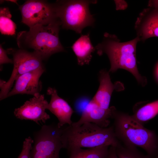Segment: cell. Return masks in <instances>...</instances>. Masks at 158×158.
Here are the masks:
<instances>
[{
    "label": "cell",
    "mask_w": 158,
    "mask_h": 158,
    "mask_svg": "<svg viewBox=\"0 0 158 158\" xmlns=\"http://www.w3.org/2000/svg\"><path fill=\"white\" fill-rule=\"evenodd\" d=\"M22 22L31 28L57 20L54 4L42 0H28L20 6Z\"/></svg>",
    "instance_id": "cell-8"
},
{
    "label": "cell",
    "mask_w": 158,
    "mask_h": 158,
    "mask_svg": "<svg viewBox=\"0 0 158 158\" xmlns=\"http://www.w3.org/2000/svg\"><path fill=\"white\" fill-rule=\"evenodd\" d=\"M61 140L63 148L67 152L77 148L104 146L116 147L120 142L113 126L103 128L92 123H85L78 126H63Z\"/></svg>",
    "instance_id": "cell-3"
},
{
    "label": "cell",
    "mask_w": 158,
    "mask_h": 158,
    "mask_svg": "<svg viewBox=\"0 0 158 158\" xmlns=\"http://www.w3.org/2000/svg\"><path fill=\"white\" fill-rule=\"evenodd\" d=\"M47 95L51 96L49 103L47 109L49 110L57 118L59 127L61 128L65 125H71L73 122L71 116L74 111L68 103L59 97L57 90L54 88L49 87L47 90Z\"/></svg>",
    "instance_id": "cell-13"
},
{
    "label": "cell",
    "mask_w": 158,
    "mask_h": 158,
    "mask_svg": "<svg viewBox=\"0 0 158 158\" xmlns=\"http://www.w3.org/2000/svg\"><path fill=\"white\" fill-rule=\"evenodd\" d=\"M139 41L136 37L130 41L121 42L116 35L106 32L102 41L95 48L99 55L105 53L108 56L111 64L109 72L125 69L131 73L139 83L144 86L146 79L139 73L137 65L136 47Z\"/></svg>",
    "instance_id": "cell-2"
},
{
    "label": "cell",
    "mask_w": 158,
    "mask_h": 158,
    "mask_svg": "<svg viewBox=\"0 0 158 158\" xmlns=\"http://www.w3.org/2000/svg\"><path fill=\"white\" fill-rule=\"evenodd\" d=\"M9 53L13 56V68L7 81L0 80V100L6 98L16 79L20 76L39 68L44 67L43 59L34 51L24 49L10 50Z\"/></svg>",
    "instance_id": "cell-7"
},
{
    "label": "cell",
    "mask_w": 158,
    "mask_h": 158,
    "mask_svg": "<svg viewBox=\"0 0 158 158\" xmlns=\"http://www.w3.org/2000/svg\"><path fill=\"white\" fill-rule=\"evenodd\" d=\"M155 158H158V154L157 156Z\"/></svg>",
    "instance_id": "cell-24"
},
{
    "label": "cell",
    "mask_w": 158,
    "mask_h": 158,
    "mask_svg": "<svg viewBox=\"0 0 158 158\" xmlns=\"http://www.w3.org/2000/svg\"><path fill=\"white\" fill-rule=\"evenodd\" d=\"M96 0L57 1L54 4L56 18L63 29L81 34L87 26H92L95 19L89 10L90 4Z\"/></svg>",
    "instance_id": "cell-5"
},
{
    "label": "cell",
    "mask_w": 158,
    "mask_h": 158,
    "mask_svg": "<svg viewBox=\"0 0 158 158\" xmlns=\"http://www.w3.org/2000/svg\"><path fill=\"white\" fill-rule=\"evenodd\" d=\"M105 158H118L116 153L115 147L110 146L108 154Z\"/></svg>",
    "instance_id": "cell-22"
},
{
    "label": "cell",
    "mask_w": 158,
    "mask_h": 158,
    "mask_svg": "<svg viewBox=\"0 0 158 158\" xmlns=\"http://www.w3.org/2000/svg\"><path fill=\"white\" fill-rule=\"evenodd\" d=\"M109 146H104L83 149H73L67 152L68 158H105L109 151Z\"/></svg>",
    "instance_id": "cell-17"
},
{
    "label": "cell",
    "mask_w": 158,
    "mask_h": 158,
    "mask_svg": "<svg viewBox=\"0 0 158 158\" xmlns=\"http://www.w3.org/2000/svg\"><path fill=\"white\" fill-rule=\"evenodd\" d=\"M156 74L157 78H158V64L157 66L156 69Z\"/></svg>",
    "instance_id": "cell-23"
},
{
    "label": "cell",
    "mask_w": 158,
    "mask_h": 158,
    "mask_svg": "<svg viewBox=\"0 0 158 158\" xmlns=\"http://www.w3.org/2000/svg\"><path fill=\"white\" fill-rule=\"evenodd\" d=\"M62 129L57 123H52L44 125L35 132L30 158H60V152L63 148Z\"/></svg>",
    "instance_id": "cell-6"
},
{
    "label": "cell",
    "mask_w": 158,
    "mask_h": 158,
    "mask_svg": "<svg viewBox=\"0 0 158 158\" xmlns=\"http://www.w3.org/2000/svg\"><path fill=\"white\" fill-rule=\"evenodd\" d=\"M60 24L57 20L48 24L30 28L29 31L20 32L17 37L20 48L34 49L44 60L56 53L64 51L59 38Z\"/></svg>",
    "instance_id": "cell-4"
},
{
    "label": "cell",
    "mask_w": 158,
    "mask_h": 158,
    "mask_svg": "<svg viewBox=\"0 0 158 158\" xmlns=\"http://www.w3.org/2000/svg\"><path fill=\"white\" fill-rule=\"evenodd\" d=\"M11 15L8 8L0 9V30L2 34L13 35L16 32V24L11 19Z\"/></svg>",
    "instance_id": "cell-18"
},
{
    "label": "cell",
    "mask_w": 158,
    "mask_h": 158,
    "mask_svg": "<svg viewBox=\"0 0 158 158\" xmlns=\"http://www.w3.org/2000/svg\"><path fill=\"white\" fill-rule=\"evenodd\" d=\"M71 48L76 57L78 64L80 66L89 64L92 57V54L96 50L91 42L89 33L82 35Z\"/></svg>",
    "instance_id": "cell-15"
},
{
    "label": "cell",
    "mask_w": 158,
    "mask_h": 158,
    "mask_svg": "<svg viewBox=\"0 0 158 158\" xmlns=\"http://www.w3.org/2000/svg\"><path fill=\"white\" fill-rule=\"evenodd\" d=\"M33 142V140L30 136L25 138L23 142L21 152L18 158H30V151Z\"/></svg>",
    "instance_id": "cell-20"
},
{
    "label": "cell",
    "mask_w": 158,
    "mask_h": 158,
    "mask_svg": "<svg viewBox=\"0 0 158 158\" xmlns=\"http://www.w3.org/2000/svg\"><path fill=\"white\" fill-rule=\"evenodd\" d=\"M44 71V67L39 68L19 76L15 80L13 88L8 92L7 97L18 94L34 96L40 93L42 83L39 79Z\"/></svg>",
    "instance_id": "cell-11"
},
{
    "label": "cell",
    "mask_w": 158,
    "mask_h": 158,
    "mask_svg": "<svg viewBox=\"0 0 158 158\" xmlns=\"http://www.w3.org/2000/svg\"><path fill=\"white\" fill-rule=\"evenodd\" d=\"M111 118V107L108 109H104L91 99L83 111L80 119L71 125L78 126L85 123H92L105 128L109 126Z\"/></svg>",
    "instance_id": "cell-12"
},
{
    "label": "cell",
    "mask_w": 158,
    "mask_h": 158,
    "mask_svg": "<svg viewBox=\"0 0 158 158\" xmlns=\"http://www.w3.org/2000/svg\"><path fill=\"white\" fill-rule=\"evenodd\" d=\"M150 7L145 9L136 21L135 28L139 41L152 37H158V1L149 3Z\"/></svg>",
    "instance_id": "cell-10"
},
{
    "label": "cell",
    "mask_w": 158,
    "mask_h": 158,
    "mask_svg": "<svg viewBox=\"0 0 158 158\" xmlns=\"http://www.w3.org/2000/svg\"><path fill=\"white\" fill-rule=\"evenodd\" d=\"M99 85L95 95L92 99L101 107L109 109L111 96L113 91L121 90V84L117 82L113 84L111 82L109 72L103 69L99 72Z\"/></svg>",
    "instance_id": "cell-14"
},
{
    "label": "cell",
    "mask_w": 158,
    "mask_h": 158,
    "mask_svg": "<svg viewBox=\"0 0 158 158\" xmlns=\"http://www.w3.org/2000/svg\"><path fill=\"white\" fill-rule=\"evenodd\" d=\"M113 126L118 139L123 143L141 147L151 158L158 154V135L148 129L127 114L111 107Z\"/></svg>",
    "instance_id": "cell-1"
},
{
    "label": "cell",
    "mask_w": 158,
    "mask_h": 158,
    "mask_svg": "<svg viewBox=\"0 0 158 158\" xmlns=\"http://www.w3.org/2000/svg\"><path fill=\"white\" fill-rule=\"evenodd\" d=\"M48 103L44 95L38 93L23 105L15 109L14 115L20 120L32 121L38 124L40 121L45 123L50 118L45 111Z\"/></svg>",
    "instance_id": "cell-9"
},
{
    "label": "cell",
    "mask_w": 158,
    "mask_h": 158,
    "mask_svg": "<svg viewBox=\"0 0 158 158\" xmlns=\"http://www.w3.org/2000/svg\"><path fill=\"white\" fill-rule=\"evenodd\" d=\"M158 114V100L147 103L134 109L131 115L137 122L143 125Z\"/></svg>",
    "instance_id": "cell-16"
},
{
    "label": "cell",
    "mask_w": 158,
    "mask_h": 158,
    "mask_svg": "<svg viewBox=\"0 0 158 158\" xmlns=\"http://www.w3.org/2000/svg\"><path fill=\"white\" fill-rule=\"evenodd\" d=\"M6 51L0 46V65L4 63H13V60L8 58Z\"/></svg>",
    "instance_id": "cell-21"
},
{
    "label": "cell",
    "mask_w": 158,
    "mask_h": 158,
    "mask_svg": "<svg viewBox=\"0 0 158 158\" xmlns=\"http://www.w3.org/2000/svg\"><path fill=\"white\" fill-rule=\"evenodd\" d=\"M116 151L118 158H151L148 155L140 152L136 147L120 141L116 147Z\"/></svg>",
    "instance_id": "cell-19"
}]
</instances>
